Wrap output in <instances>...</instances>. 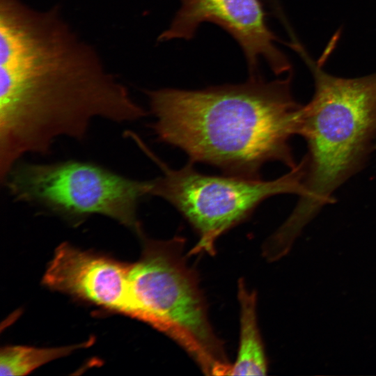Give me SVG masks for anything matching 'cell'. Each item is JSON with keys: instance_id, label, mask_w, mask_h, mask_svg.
Returning a JSON list of instances; mask_svg holds the SVG:
<instances>
[{"instance_id": "5", "label": "cell", "mask_w": 376, "mask_h": 376, "mask_svg": "<svg viewBox=\"0 0 376 376\" xmlns=\"http://www.w3.org/2000/svg\"><path fill=\"white\" fill-rule=\"evenodd\" d=\"M2 183L16 201L73 221L103 215L136 233L142 230L139 204L152 188V180L132 179L97 164L72 159L53 163L22 159Z\"/></svg>"}, {"instance_id": "9", "label": "cell", "mask_w": 376, "mask_h": 376, "mask_svg": "<svg viewBox=\"0 0 376 376\" xmlns=\"http://www.w3.org/2000/svg\"><path fill=\"white\" fill-rule=\"evenodd\" d=\"M240 303V342L237 356L228 375H264L267 362L259 332L256 315V297L242 280L238 283Z\"/></svg>"}, {"instance_id": "4", "label": "cell", "mask_w": 376, "mask_h": 376, "mask_svg": "<svg viewBox=\"0 0 376 376\" xmlns=\"http://www.w3.org/2000/svg\"><path fill=\"white\" fill-rule=\"evenodd\" d=\"M139 235L142 254L128 274L130 317L171 337L205 374L228 375L231 365L210 324L197 277L182 253L183 239Z\"/></svg>"}, {"instance_id": "2", "label": "cell", "mask_w": 376, "mask_h": 376, "mask_svg": "<svg viewBox=\"0 0 376 376\" xmlns=\"http://www.w3.org/2000/svg\"><path fill=\"white\" fill-rule=\"evenodd\" d=\"M291 81L290 74L269 81L257 74L237 84L147 91L152 128L189 162L226 175L260 178L263 166L274 161L292 169L290 140L299 133L303 106L292 95Z\"/></svg>"}, {"instance_id": "1", "label": "cell", "mask_w": 376, "mask_h": 376, "mask_svg": "<svg viewBox=\"0 0 376 376\" xmlns=\"http://www.w3.org/2000/svg\"><path fill=\"white\" fill-rule=\"evenodd\" d=\"M146 114L58 6L0 0L1 182L26 155L49 154L61 137L83 140L96 118Z\"/></svg>"}, {"instance_id": "7", "label": "cell", "mask_w": 376, "mask_h": 376, "mask_svg": "<svg viewBox=\"0 0 376 376\" xmlns=\"http://www.w3.org/2000/svg\"><path fill=\"white\" fill-rule=\"evenodd\" d=\"M180 6L159 42L191 40L203 22L226 31L244 54L250 75L258 74L263 59L277 75L290 70L285 55L276 47L277 36L269 28L260 0H179Z\"/></svg>"}, {"instance_id": "6", "label": "cell", "mask_w": 376, "mask_h": 376, "mask_svg": "<svg viewBox=\"0 0 376 376\" xmlns=\"http://www.w3.org/2000/svg\"><path fill=\"white\" fill-rule=\"evenodd\" d=\"M143 151L162 170L163 175L152 180L150 196L171 204L199 235L191 253H214L217 238L249 217L265 200L278 194L300 196L306 167L304 158L281 177L263 180L229 175L198 172L189 162L172 169L144 146Z\"/></svg>"}, {"instance_id": "8", "label": "cell", "mask_w": 376, "mask_h": 376, "mask_svg": "<svg viewBox=\"0 0 376 376\" xmlns=\"http://www.w3.org/2000/svg\"><path fill=\"white\" fill-rule=\"evenodd\" d=\"M129 269L130 265L64 242L55 250L42 283L52 290L130 317Z\"/></svg>"}, {"instance_id": "10", "label": "cell", "mask_w": 376, "mask_h": 376, "mask_svg": "<svg viewBox=\"0 0 376 376\" xmlns=\"http://www.w3.org/2000/svg\"><path fill=\"white\" fill-rule=\"evenodd\" d=\"M91 340L81 344L58 347L12 345L3 347L0 354L1 376L25 375L40 366L89 346Z\"/></svg>"}, {"instance_id": "3", "label": "cell", "mask_w": 376, "mask_h": 376, "mask_svg": "<svg viewBox=\"0 0 376 376\" xmlns=\"http://www.w3.org/2000/svg\"><path fill=\"white\" fill-rule=\"evenodd\" d=\"M292 48L311 71L315 93L302 107L298 135L304 138L306 175L297 205L276 230L292 244L335 191L362 169L376 143V72L342 78L322 70L296 42Z\"/></svg>"}]
</instances>
